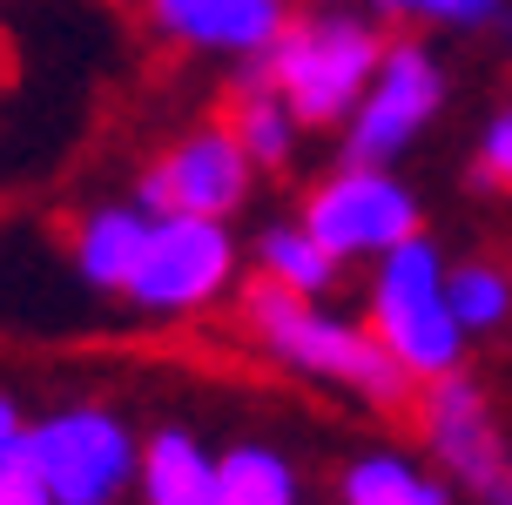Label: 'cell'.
Masks as SVG:
<instances>
[{"mask_svg": "<svg viewBox=\"0 0 512 505\" xmlns=\"http://www.w3.org/2000/svg\"><path fill=\"white\" fill-rule=\"evenodd\" d=\"M236 317L256 337V351L270 364H283L290 378L344 391V398L371 404V411H405L418 398V384L391 364V351L371 337L364 317H337V310H324L310 297H290V290H277L263 277L236 297Z\"/></svg>", "mask_w": 512, "mask_h": 505, "instance_id": "obj_1", "label": "cell"}, {"mask_svg": "<svg viewBox=\"0 0 512 505\" xmlns=\"http://www.w3.org/2000/svg\"><path fill=\"white\" fill-rule=\"evenodd\" d=\"M384 48H391V34H384L378 14L310 7V14H297V21L283 27V41L256 68L297 108L304 128H344L351 108L364 101V88H371V75H378Z\"/></svg>", "mask_w": 512, "mask_h": 505, "instance_id": "obj_2", "label": "cell"}, {"mask_svg": "<svg viewBox=\"0 0 512 505\" xmlns=\"http://www.w3.org/2000/svg\"><path fill=\"white\" fill-rule=\"evenodd\" d=\"M364 324L378 337L391 364L405 371L418 391L438 378H452L472 351V337L459 330L452 303H445V250L432 236H411L391 256L371 263V283H364Z\"/></svg>", "mask_w": 512, "mask_h": 505, "instance_id": "obj_3", "label": "cell"}, {"mask_svg": "<svg viewBox=\"0 0 512 505\" xmlns=\"http://www.w3.org/2000/svg\"><path fill=\"white\" fill-rule=\"evenodd\" d=\"M297 223L324 243V250L351 270V263H378L398 243L425 236V202L398 169H371V162H337L331 176L310 182Z\"/></svg>", "mask_w": 512, "mask_h": 505, "instance_id": "obj_4", "label": "cell"}, {"mask_svg": "<svg viewBox=\"0 0 512 505\" xmlns=\"http://www.w3.org/2000/svg\"><path fill=\"white\" fill-rule=\"evenodd\" d=\"M452 95L445 81V61H438L425 41H391L378 61V75L364 88V101L351 108V122L337 128V162H371V169H398L425 128L438 122V108Z\"/></svg>", "mask_w": 512, "mask_h": 505, "instance_id": "obj_5", "label": "cell"}, {"mask_svg": "<svg viewBox=\"0 0 512 505\" xmlns=\"http://www.w3.org/2000/svg\"><path fill=\"white\" fill-rule=\"evenodd\" d=\"M418 431H425V458H432L445 485L472 505H512V438L492 418L486 391L452 371L418 391Z\"/></svg>", "mask_w": 512, "mask_h": 505, "instance_id": "obj_6", "label": "cell"}, {"mask_svg": "<svg viewBox=\"0 0 512 505\" xmlns=\"http://www.w3.org/2000/svg\"><path fill=\"white\" fill-rule=\"evenodd\" d=\"M27 452L61 505H115L122 492H135V472H142V445L108 404H68L27 425Z\"/></svg>", "mask_w": 512, "mask_h": 505, "instance_id": "obj_7", "label": "cell"}, {"mask_svg": "<svg viewBox=\"0 0 512 505\" xmlns=\"http://www.w3.org/2000/svg\"><path fill=\"white\" fill-rule=\"evenodd\" d=\"M236 283V236L209 216H155L122 297L142 317H196Z\"/></svg>", "mask_w": 512, "mask_h": 505, "instance_id": "obj_8", "label": "cell"}, {"mask_svg": "<svg viewBox=\"0 0 512 505\" xmlns=\"http://www.w3.org/2000/svg\"><path fill=\"white\" fill-rule=\"evenodd\" d=\"M250 189H256V162L243 155L230 122H203V128H189L169 155H155L149 169H142L135 202L149 216H209V223H230L236 209L250 202Z\"/></svg>", "mask_w": 512, "mask_h": 505, "instance_id": "obj_9", "label": "cell"}, {"mask_svg": "<svg viewBox=\"0 0 512 505\" xmlns=\"http://www.w3.org/2000/svg\"><path fill=\"white\" fill-rule=\"evenodd\" d=\"M297 21L290 0H149V27L189 54H223V61H263Z\"/></svg>", "mask_w": 512, "mask_h": 505, "instance_id": "obj_10", "label": "cell"}, {"mask_svg": "<svg viewBox=\"0 0 512 505\" xmlns=\"http://www.w3.org/2000/svg\"><path fill=\"white\" fill-rule=\"evenodd\" d=\"M223 122L230 135L243 142V155L256 162V176H283L290 162H297V142H304V122H297V108L263 81L256 61H243V75H236V95L223 108Z\"/></svg>", "mask_w": 512, "mask_h": 505, "instance_id": "obj_11", "label": "cell"}, {"mask_svg": "<svg viewBox=\"0 0 512 505\" xmlns=\"http://www.w3.org/2000/svg\"><path fill=\"white\" fill-rule=\"evenodd\" d=\"M149 209L142 202H108V209H88L75 223V270L95 290H115L122 297L135 263H142V243H149Z\"/></svg>", "mask_w": 512, "mask_h": 505, "instance_id": "obj_12", "label": "cell"}, {"mask_svg": "<svg viewBox=\"0 0 512 505\" xmlns=\"http://www.w3.org/2000/svg\"><path fill=\"white\" fill-rule=\"evenodd\" d=\"M459 492L445 485L438 465L411 452H358L344 472H337V505H452Z\"/></svg>", "mask_w": 512, "mask_h": 505, "instance_id": "obj_13", "label": "cell"}, {"mask_svg": "<svg viewBox=\"0 0 512 505\" xmlns=\"http://www.w3.org/2000/svg\"><path fill=\"white\" fill-rule=\"evenodd\" d=\"M135 492H142V505H216V452H203L189 431L162 425L142 445Z\"/></svg>", "mask_w": 512, "mask_h": 505, "instance_id": "obj_14", "label": "cell"}, {"mask_svg": "<svg viewBox=\"0 0 512 505\" xmlns=\"http://www.w3.org/2000/svg\"><path fill=\"white\" fill-rule=\"evenodd\" d=\"M256 277L277 283V290H290V297L324 303L337 283H344V263L290 216V223H270L263 236H256Z\"/></svg>", "mask_w": 512, "mask_h": 505, "instance_id": "obj_15", "label": "cell"}, {"mask_svg": "<svg viewBox=\"0 0 512 505\" xmlns=\"http://www.w3.org/2000/svg\"><path fill=\"white\" fill-rule=\"evenodd\" d=\"M216 505H304V479L277 445L216 452Z\"/></svg>", "mask_w": 512, "mask_h": 505, "instance_id": "obj_16", "label": "cell"}, {"mask_svg": "<svg viewBox=\"0 0 512 505\" xmlns=\"http://www.w3.org/2000/svg\"><path fill=\"white\" fill-rule=\"evenodd\" d=\"M445 303L465 337H492L512 324V270L492 256H459V263H445Z\"/></svg>", "mask_w": 512, "mask_h": 505, "instance_id": "obj_17", "label": "cell"}, {"mask_svg": "<svg viewBox=\"0 0 512 505\" xmlns=\"http://www.w3.org/2000/svg\"><path fill=\"white\" fill-rule=\"evenodd\" d=\"M512 0H371V14L398 27H445V34H472V27L506 21Z\"/></svg>", "mask_w": 512, "mask_h": 505, "instance_id": "obj_18", "label": "cell"}, {"mask_svg": "<svg viewBox=\"0 0 512 505\" xmlns=\"http://www.w3.org/2000/svg\"><path fill=\"white\" fill-rule=\"evenodd\" d=\"M472 182L512 196V101L492 108V122L479 128V149H472Z\"/></svg>", "mask_w": 512, "mask_h": 505, "instance_id": "obj_19", "label": "cell"}, {"mask_svg": "<svg viewBox=\"0 0 512 505\" xmlns=\"http://www.w3.org/2000/svg\"><path fill=\"white\" fill-rule=\"evenodd\" d=\"M0 505H61V499L48 492V479H41L34 452H27V438L0 452Z\"/></svg>", "mask_w": 512, "mask_h": 505, "instance_id": "obj_20", "label": "cell"}, {"mask_svg": "<svg viewBox=\"0 0 512 505\" xmlns=\"http://www.w3.org/2000/svg\"><path fill=\"white\" fill-rule=\"evenodd\" d=\"M21 438H27L21 411H14V398H0V452H7V445H21Z\"/></svg>", "mask_w": 512, "mask_h": 505, "instance_id": "obj_21", "label": "cell"}, {"mask_svg": "<svg viewBox=\"0 0 512 505\" xmlns=\"http://www.w3.org/2000/svg\"><path fill=\"white\" fill-rule=\"evenodd\" d=\"M499 41H506V61H512V7H506V21H499Z\"/></svg>", "mask_w": 512, "mask_h": 505, "instance_id": "obj_22", "label": "cell"}, {"mask_svg": "<svg viewBox=\"0 0 512 505\" xmlns=\"http://www.w3.org/2000/svg\"><path fill=\"white\" fill-rule=\"evenodd\" d=\"M310 7H358V0H310Z\"/></svg>", "mask_w": 512, "mask_h": 505, "instance_id": "obj_23", "label": "cell"}]
</instances>
